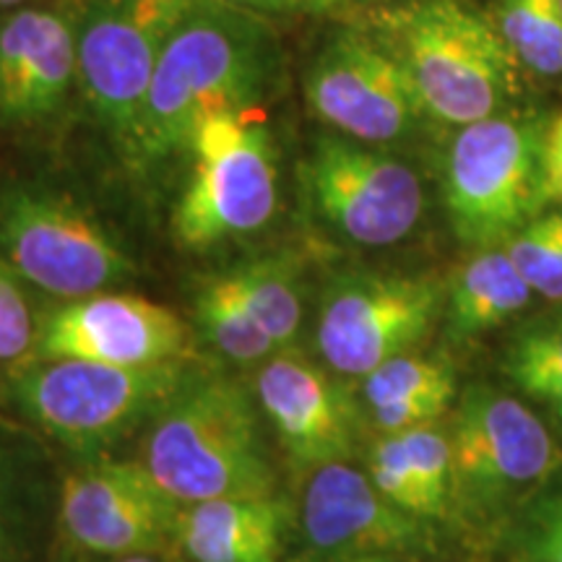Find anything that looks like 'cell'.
<instances>
[{
    "label": "cell",
    "mask_w": 562,
    "mask_h": 562,
    "mask_svg": "<svg viewBox=\"0 0 562 562\" xmlns=\"http://www.w3.org/2000/svg\"><path fill=\"white\" fill-rule=\"evenodd\" d=\"M24 529V476L19 461L0 440V562H16Z\"/></svg>",
    "instance_id": "cell-28"
},
{
    "label": "cell",
    "mask_w": 562,
    "mask_h": 562,
    "mask_svg": "<svg viewBox=\"0 0 562 562\" xmlns=\"http://www.w3.org/2000/svg\"><path fill=\"white\" fill-rule=\"evenodd\" d=\"M195 323L203 341L235 364H263L279 355L261 323L252 318L229 271L216 273L195 297Z\"/></svg>",
    "instance_id": "cell-22"
},
{
    "label": "cell",
    "mask_w": 562,
    "mask_h": 562,
    "mask_svg": "<svg viewBox=\"0 0 562 562\" xmlns=\"http://www.w3.org/2000/svg\"><path fill=\"white\" fill-rule=\"evenodd\" d=\"M227 271L277 351L294 349L302 328V277L297 261L279 252L237 263Z\"/></svg>",
    "instance_id": "cell-21"
},
{
    "label": "cell",
    "mask_w": 562,
    "mask_h": 562,
    "mask_svg": "<svg viewBox=\"0 0 562 562\" xmlns=\"http://www.w3.org/2000/svg\"><path fill=\"white\" fill-rule=\"evenodd\" d=\"M331 562H402V560H398V554L375 552V554H355V558H341Z\"/></svg>",
    "instance_id": "cell-34"
},
{
    "label": "cell",
    "mask_w": 562,
    "mask_h": 562,
    "mask_svg": "<svg viewBox=\"0 0 562 562\" xmlns=\"http://www.w3.org/2000/svg\"><path fill=\"white\" fill-rule=\"evenodd\" d=\"M526 562H562V501L544 513L526 542Z\"/></svg>",
    "instance_id": "cell-29"
},
{
    "label": "cell",
    "mask_w": 562,
    "mask_h": 562,
    "mask_svg": "<svg viewBox=\"0 0 562 562\" xmlns=\"http://www.w3.org/2000/svg\"><path fill=\"white\" fill-rule=\"evenodd\" d=\"M368 474L402 510L422 521L446 518L456 482L451 438L432 425L383 435L370 453Z\"/></svg>",
    "instance_id": "cell-19"
},
{
    "label": "cell",
    "mask_w": 562,
    "mask_h": 562,
    "mask_svg": "<svg viewBox=\"0 0 562 562\" xmlns=\"http://www.w3.org/2000/svg\"><path fill=\"white\" fill-rule=\"evenodd\" d=\"M0 256L24 281L60 300L123 284L136 266L115 237L68 195L42 186L0 193Z\"/></svg>",
    "instance_id": "cell-7"
},
{
    "label": "cell",
    "mask_w": 562,
    "mask_h": 562,
    "mask_svg": "<svg viewBox=\"0 0 562 562\" xmlns=\"http://www.w3.org/2000/svg\"><path fill=\"white\" fill-rule=\"evenodd\" d=\"M497 26L526 68L562 74V0H503Z\"/></svg>",
    "instance_id": "cell-23"
},
{
    "label": "cell",
    "mask_w": 562,
    "mask_h": 562,
    "mask_svg": "<svg viewBox=\"0 0 562 562\" xmlns=\"http://www.w3.org/2000/svg\"><path fill=\"white\" fill-rule=\"evenodd\" d=\"M188 154L193 172L172 214L175 240L206 250L252 235L279 203L277 146L250 110H222L195 125Z\"/></svg>",
    "instance_id": "cell-6"
},
{
    "label": "cell",
    "mask_w": 562,
    "mask_h": 562,
    "mask_svg": "<svg viewBox=\"0 0 562 562\" xmlns=\"http://www.w3.org/2000/svg\"><path fill=\"white\" fill-rule=\"evenodd\" d=\"M263 13L227 0H199L161 53L136 125L121 154L138 172L188 151L206 115L252 110L281 68L279 40Z\"/></svg>",
    "instance_id": "cell-1"
},
{
    "label": "cell",
    "mask_w": 562,
    "mask_h": 562,
    "mask_svg": "<svg viewBox=\"0 0 562 562\" xmlns=\"http://www.w3.org/2000/svg\"><path fill=\"white\" fill-rule=\"evenodd\" d=\"M74 83L76 26L66 16L26 9L0 24V123L30 128L50 121Z\"/></svg>",
    "instance_id": "cell-17"
},
{
    "label": "cell",
    "mask_w": 562,
    "mask_h": 562,
    "mask_svg": "<svg viewBox=\"0 0 562 562\" xmlns=\"http://www.w3.org/2000/svg\"><path fill=\"white\" fill-rule=\"evenodd\" d=\"M256 398L297 467L321 469L355 453V402L339 381L294 349L279 351L261 364Z\"/></svg>",
    "instance_id": "cell-14"
},
{
    "label": "cell",
    "mask_w": 562,
    "mask_h": 562,
    "mask_svg": "<svg viewBox=\"0 0 562 562\" xmlns=\"http://www.w3.org/2000/svg\"><path fill=\"white\" fill-rule=\"evenodd\" d=\"M227 3L240 5V9L256 11V13H279L277 0H227Z\"/></svg>",
    "instance_id": "cell-32"
},
{
    "label": "cell",
    "mask_w": 562,
    "mask_h": 562,
    "mask_svg": "<svg viewBox=\"0 0 562 562\" xmlns=\"http://www.w3.org/2000/svg\"><path fill=\"white\" fill-rule=\"evenodd\" d=\"M544 191L547 199L562 203V115L544 136Z\"/></svg>",
    "instance_id": "cell-30"
},
{
    "label": "cell",
    "mask_w": 562,
    "mask_h": 562,
    "mask_svg": "<svg viewBox=\"0 0 562 562\" xmlns=\"http://www.w3.org/2000/svg\"><path fill=\"white\" fill-rule=\"evenodd\" d=\"M279 13H292V11H311L315 13V0H277Z\"/></svg>",
    "instance_id": "cell-33"
},
{
    "label": "cell",
    "mask_w": 562,
    "mask_h": 562,
    "mask_svg": "<svg viewBox=\"0 0 562 562\" xmlns=\"http://www.w3.org/2000/svg\"><path fill=\"white\" fill-rule=\"evenodd\" d=\"M503 248L533 294L562 302V211L537 216Z\"/></svg>",
    "instance_id": "cell-25"
},
{
    "label": "cell",
    "mask_w": 562,
    "mask_h": 562,
    "mask_svg": "<svg viewBox=\"0 0 562 562\" xmlns=\"http://www.w3.org/2000/svg\"><path fill=\"white\" fill-rule=\"evenodd\" d=\"M440 305L432 277L351 273L323 294L315 344L334 372L364 378L425 339Z\"/></svg>",
    "instance_id": "cell-10"
},
{
    "label": "cell",
    "mask_w": 562,
    "mask_h": 562,
    "mask_svg": "<svg viewBox=\"0 0 562 562\" xmlns=\"http://www.w3.org/2000/svg\"><path fill=\"white\" fill-rule=\"evenodd\" d=\"M432 391H456L451 364L419 355H398L364 375L362 393L370 409L383 404L404 402Z\"/></svg>",
    "instance_id": "cell-26"
},
{
    "label": "cell",
    "mask_w": 562,
    "mask_h": 562,
    "mask_svg": "<svg viewBox=\"0 0 562 562\" xmlns=\"http://www.w3.org/2000/svg\"><path fill=\"white\" fill-rule=\"evenodd\" d=\"M191 331L180 315L138 294L97 292L55 307L40 326L37 360H89L123 368L186 362Z\"/></svg>",
    "instance_id": "cell-13"
},
{
    "label": "cell",
    "mask_w": 562,
    "mask_h": 562,
    "mask_svg": "<svg viewBox=\"0 0 562 562\" xmlns=\"http://www.w3.org/2000/svg\"><path fill=\"white\" fill-rule=\"evenodd\" d=\"M362 26L409 76L422 112L446 125L501 115L518 89V58L469 0H393Z\"/></svg>",
    "instance_id": "cell-2"
},
{
    "label": "cell",
    "mask_w": 562,
    "mask_h": 562,
    "mask_svg": "<svg viewBox=\"0 0 562 562\" xmlns=\"http://www.w3.org/2000/svg\"><path fill=\"white\" fill-rule=\"evenodd\" d=\"M300 186L321 222L368 248L402 243L425 211L422 182L409 165L341 133L315 138L300 165Z\"/></svg>",
    "instance_id": "cell-9"
},
{
    "label": "cell",
    "mask_w": 562,
    "mask_h": 562,
    "mask_svg": "<svg viewBox=\"0 0 562 562\" xmlns=\"http://www.w3.org/2000/svg\"><path fill=\"white\" fill-rule=\"evenodd\" d=\"M286 529L284 497H216L182 505L172 544L188 562H279Z\"/></svg>",
    "instance_id": "cell-18"
},
{
    "label": "cell",
    "mask_w": 562,
    "mask_h": 562,
    "mask_svg": "<svg viewBox=\"0 0 562 562\" xmlns=\"http://www.w3.org/2000/svg\"><path fill=\"white\" fill-rule=\"evenodd\" d=\"M180 508L140 461L89 463L60 490L63 533L83 552L115 560L170 547Z\"/></svg>",
    "instance_id": "cell-12"
},
{
    "label": "cell",
    "mask_w": 562,
    "mask_h": 562,
    "mask_svg": "<svg viewBox=\"0 0 562 562\" xmlns=\"http://www.w3.org/2000/svg\"><path fill=\"white\" fill-rule=\"evenodd\" d=\"M451 451L456 480L482 492L539 482L558 467L552 435L529 406L490 389H472L456 412Z\"/></svg>",
    "instance_id": "cell-15"
},
{
    "label": "cell",
    "mask_w": 562,
    "mask_h": 562,
    "mask_svg": "<svg viewBox=\"0 0 562 562\" xmlns=\"http://www.w3.org/2000/svg\"><path fill=\"white\" fill-rule=\"evenodd\" d=\"M533 290L505 248H482L456 277L448 294V318L459 336H474L501 326L524 311Z\"/></svg>",
    "instance_id": "cell-20"
},
{
    "label": "cell",
    "mask_w": 562,
    "mask_h": 562,
    "mask_svg": "<svg viewBox=\"0 0 562 562\" xmlns=\"http://www.w3.org/2000/svg\"><path fill=\"white\" fill-rule=\"evenodd\" d=\"M140 463L180 505L277 495L256 402L227 375L191 372L151 419Z\"/></svg>",
    "instance_id": "cell-3"
},
{
    "label": "cell",
    "mask_w": 562,
    "mask_h": 562,
    "mask_svg": "<svg viewBox=\"0 0 562 562\" xmlns=\"http://www.w3.org/2000/svg\"><path fill=\"white\" fill-rule=\"evenodd\" d=\"M544 125L537 117L492 115L451 140L442 199L459 240L497 248L537 220L544 191Z\"/></svg>",
    "instance_id": "cell-5"
},
{
    "label": "cell",
    "mask_w": 562,
    "mask_h": 562,
    "mask_svg": "<svg viewBox=\"0 0 562 562\" xmlns=\"http://www.w3.org/2000/svg\"><path fill=\"white\" fill-rule=\"evenodd\" d=\"M115 562H157L151 554H131V558H117Z\"/></svg>",
    "instance_id": "cell-35"
},
{
    "label": "cell",
    "mask_w": 562,
    "mask_h": 562,
    "mask_svg": "<svg viewBox=\"0 0 562 562\" xmlns=\"http://www.w3.org/2000/svg\"><path fill=\"white\" fill-rule=\"evenodd\" d=\"M191 378L186 362L123 368L89 360H34L13 372V398L68 451L94 456L157 417Z\"/></svg>",
    "instance_id": "cell-4"
},
{
    "label": "cell",
    "mask_w": 562,
    "mask_h": 562,
    "mask_svg": "<svg viewBox=\"0 0 562 562\" xmlns=\"http://www.w3.org/2000/svg\"><path fill=\"white\" fill-rule=\"evenodd\" d=\"M505 370L518 389L562 412V326L526 331L510 347Z\"/></svg>",
    "instance_id": "cell-24"
},
{
    "label": "cell",
    "mask_w": 562,
    "mask_h": 562,
    "mask_svg": "<svg viewBox=\"0 0 562 562\" xmlns=\"http://www.w3.org/2000/svg\"><path fill=\"white\" fill-rule=\"evenodd\" d=\"M21 0H0V9H13V5H19Z\"/></svg>",
    "instance_id": "cell-36"
},
{
    "label": "cell",
    "mask_w": 562,
    "mask_h": 562,
    "mask_svg": "<svg viewBox=\"0 0 562 562\" xmlns=\"http://www.w3.org/2000/svg\"><path fill=\"white\" fill-rule=\"evenodd\" d=\"M362 3H372V0H315V13H331V11H341V9H349V5H362Z\"/></svg>",
    "instance_id": "cell-31"
},
{
    "label": "cell",
    "mask_w": 562,
    "mask_h": 562,
    "mask_svg": "<svg viewBox=\"0 0 562 562\" xmlns=\"http://www.w3.org/2000/svg\"><path fill=\"white\" fill-rule=\"evenodd\" d=\"M302 533L315 552L331 560L427 547L425 521L393 505L370 474L347 461L315 469L302 497Z\"/></svg>",
    "instance_id": "cell-16"
},
{
    "label": "cell",
    "mask_w": 562,
    "mask_h": 562,
    "mask_svg": "<svg viewBox=\"0 0 562 562\" xmlns=\"http://www.w3.org/2000/svg\"><path fill=\"white\" fill-rule=\"evenodd\" d=\"M305 97L321 123L362 144L409 136L425 115L402 63L364 30L339 32L321 47Z\"/></svg>",
    "instance_id": "cell-11"
},
{
    "label": "cell",
    "mask_w": 562,
    "mask_h": 562,
    "mask_svg": "<svg viewBox=\"0 0 562 562\" xmlns=\"http://www.w3.org/2000/svg\"><path fill=\"white\" fill-rule=\"evenodd\" d=\"M195 3L89 0L74 24L81 94L117 149L136 125L167 42Z\"/></svg>",
    "instance_id": "cell-8"
},
{
    "label": "cell",
    "mask_w": 562,
    "mask_h": 562,
    "mask_svg": "<svg viewBox=\"0 0 562 562\" xmlns=\"http://www.w3.org/2000/svg\"><path fill=\"white\" fill-rule=\"evenodd\" d=\"M16 269L0 256V364L11 372L37 360L40 326Z\"/></svg>",
    "instance_id": "cell-27"
}]
</instances>
